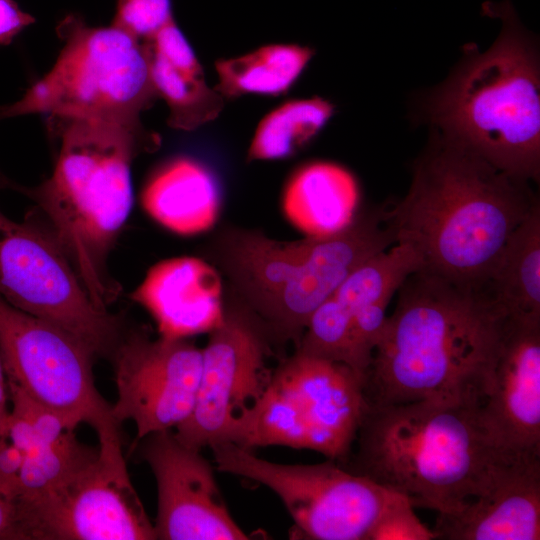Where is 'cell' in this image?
I'll return each instance as SVG.
<instances>
[{"mask_svg": "<svg viewBox=\"0 0 540 540\" xmlns=\"http://www.w3.org/2000/svg\"><path fill=\"white\" fill-rule=\"evenodd\" d=\"M334 110V105L321 97L285 102L258 124L248 159L276 160L292 156L318 135Z\"/></svg>", "mask_w": 540, "mask_h": 540, "instance_id": "cell-24", "label": "cell"}, {"mask_svg": "<svg viewBox=\"0 0 540 540\" xmlns=\"http://www.w3.org/2000/svg\"><path fill=\"white\" fill-rule=\"evenodd\" d=\"M141 202L163 227L180 235L210 229L221 205L218 181L200 161L186 156L161 165L146 182Z\"/></svg>", "mask_w": 540, "mask_h": 540, "instance_id": "cell-20", "label": "cell"}, {"mask_svg": "<svg viewBox=\"0 0 540 540\" xmlns=\"http://www.w3.org/2000/svg\"><path fill=\"white\" fill-rule=\"evenodd\" d=\"M117 400L112 415L136 426L134 446L146 436L172 430L191 414L202 368V349L185 339L152 340L135 333L114 353Z\"/></svg>", "mask_w": 540, "mask_h": 540, "instance_id": "cell-14", "label": "cell"}, {"mask_svg": "<svg viewBox=\"0 0 540 540\" xmlns=\"http://www.w3.org/2000/svg\"><path fill=\"white\" fill-rule=\"evenodd\" d=\"M143 41L175 69L191 76H204L199 60L178 28L174 17L164 23L150 38Z\"/></svg>", "mask_w": 540, "mask_h": 540, "instance_id": "cell-28", "label": "cell"}, {"mask_svg": "<svg viewBox=\"0 0 540 540\" xmlns=\"http://www.w3.org/2000/svg\"><path fill=\"white\" fill-rule=\"evenodd\" d=\"M9 390L0 354V437H7L10 411L8 409Z\"/></svg>", "mask_w": 540, "mask_h": 540, "instance_id": "cell-33", "label": "cell"}, {"mask_svg": "<svg viewBox=\"0 0 540 540\" xmlns=\"http://www.w3.org/2000/svg\"><path fill=\"white\" fill-rule=\"evenodd\" d=\"M0 540H20L15 504L1 492Z\"/></svg>", "mask_w": 540, "mask_h": 540, "instance_id": "cell-32", "label": "cell"}, {"mask_svg": "<svg viewBox=\"0 0 540 540\" xmlns=\"http://www.w3.org/2000/svg\"><path fill=\"white\" fill-rule=\"evenodd\" d=\"M141 456L157 485L154 531L161 540H244L217 485L210 463L172 430L143 438Z\"/></svg>", "mask_w": 540, "mask_h": 540, "instance_id": "cell-15", "label": "cell"}, {"mask_svg": "<svg viewBox=\"0 0 540 540\" xmlns=\"http://www.w3.org/2000/svg\"><path fill=\"white\" fill-rule=\"evenodd\" d=\"M364 378L368 406H478L508 319L481 287L417 271L397 290Z\"/></svg>", "mask_w": 540, "mask_h": 540, "instance_id": "cell-1", "label": "cell"}, {"mask_svg": "<svg viewBox=\"0 0 540 540\" xmlns=\"http://www.w3.org/2000/svg\"><path fill=\"white\" fill-rule=\"evenodd\" d=\"M434 540L433 529L417 517L409 505L390 515L376 530L373 540Z\"/></svg>", "mask_w": 540, "mask_h": 540, "instance_id": "cell-29", "label": "cell"}, {"mask_svg": "<svg viewBox=\"0 0 540 540\" xmlns=\"http://www.w3.org/2000/svg\"><path fill=\"white\" fill-rule=\"evenodd\" d=\"M64 41L52 68L12 104L0 121L33 113L84 118L152 134L140 117L159 98L142 40L114 25L91 27L76 15L57 26Z\"/></svg>", "mask_w": 540, "mask_h": 540, "instance_id": "cell-6", "label": "cell"}, {"mask_svg": "<svg viewBox=\"0 0 540 540\" xmlns=\"http://www.w3.org/2000/svg\"><path fill=\"white\" fill-rule=\"evenodd\" d=\"M228 270L263 322L277 335L298 338L314 311L351 271L338 236L291 242L242 233L225 247Z\"/></svg>", "mask_w": 540, "mask_h": 540, "instance_id": "cell-9", "label": "cell"}, {"mask_svg": "<svg viewBox=\"0 0 540 540\" xmlns=\"http://www.w3.org/2000/svg\"><path fill=\"white\" fill-rule=\"evenodd\" d=\"M353 448L343 468L437 514L479 496L514 457L491 442L477 406L443 401L369 406Z\"/></svg>", "mask_w": 540, "mask_h": 540, "instance_id": "cell-4", "label": "cell"}, {"mask_svg": "<svg viewBox=\"0 0 540 540\" xmlns=\"http://www.w3.org/2000/svg\"><path fill=\"white\" fill-rule=\"evenodd\" d=\"M216 468L266 486L284 504L303 538L373 540L378 527L412 505L404 496L330 460L281 464L229 441L210 446Z\"/></svg>", "mask_w": 540, "mask_h": 540, "instance_id": "cell-8", "label": "cell"}, {"mask_svg": "<svg viewBox=\"0 0 540 540\" xmlns=\"http://www.w3.org/2000/svg\"><path fill=\"white\" fill-rule=\"evenodd\" d=\"M539 200L529 182L449 143L433 130L406 196L385 220L419 271L481 287L514 230Z\"/></svg>", "mask_w": 540, "mask_h": 540, "instance_id": "cell-2", "label": "cell"}, {"mask_svg": "<svg viewBox=\"0 0 540 540\" xmlns=\"http://www.w3.org/2000/svg\"><path fill=\"white\" fill-rule=\"evenodd\" d=\"M171 17L170 0H117L112 25L144 40Z\"/></svg>", "mask_w": 540, "mask_h": 540, "instance_id": "cell-27", "label": "cell"}, {"mask_svg": "<svg viewBox=\"0 0 540 540\" xmlns=\"http://www.w3.org/2000/svg\"><path fill=\"white\" fill-rule=\"evenodd\" d=\"M23 462L14 501L28 498L58 485L93 460L98 448L79 442L74 431L59 441L21 451Z\"/></svg>", "mask_w": 540, "mask_h": 540, "instance_id": "cell-26", "label": "cell"}, {"mask_svg": "<svg viewBox=\"0 0 540 540\" xmlns=\"http://www.w3.org/2000/svg\"><path fill=\"white\" fill-rule=\"evenodd\" d=\"M20 540H152L154 525L129 478L121 438L64 481L14 501Z\"/></svg>", "mask_w": 540, "mask_h": 540, "instance_id": "cell-12", "label": "cell"}, {"mask_svg": "<svg viewBox=\"0 0 540 540\" xmlns=\"http://www.w3.org/2000/svg\"><path fill=\"white\" fill-rule=\"evenodd\" d=\"M60 139L51 176L34 188L16 189L44 212L92 301L100 308L115 296L106 261L133 204L131 163L155 149L157 134H138L117 124L50 116Z\"/></svg>", "mask_w": 540, "mask_h": 540, "instance_id": "cell-5", "label": "cell"}, {"mask_svg": "<svg viewBox=\"0 0 540 540\" xmlns=\"http://www.w3.org/2000/svg\"><path fill=\"white\" fill-rule=\"evenodd\" d=\"M359 189L353 175L330 162L300 167L289 178L282 198L287 219L308 237L323 238L355 219Z\"/></svg>", "mask_w": 540, "mask_h": 540, "instance_id": "cell-21", "label": "cell"}, {"mask_svg": "<svg viewBox=\"0 0 540 540\" xmlns=\"http://www.w3.org/2000/svg\"><path fill=\"white\" fill-rule=\"evenodd\" d=\"M481 287L509 321L540 323V207L511 234Z\"/></svg>", "mask_w": 540, "mask_h": 540, "instance_id": "cell-22", "label": "cell"}, {"mask_svg": "<svg viewBox=\"0 0 540 540\" xmlns=\"http://www.w3.org/2000/svg\"><path fill=\"white\" fill-rule=\"evenodd\" d=\"M142 42L156 93L169 108L170 127L193 131L219 116L225 99L206 83L204 76H191L175 69Z\"/></svg>", "mask_w": 540, "mask_h": 540, "instance_id": "cell-25", "label": "cell"}, {"mask_svg": "<svg viewBox=\"0 0 540 540\" xmlns=\"http://www.w3.org/2000/svg\"><path fill=\"white\" fill-rule=\"evenodd\" d=\"M314 50L298 44H271L239 57L215 63L218 84L224 99L246 94L285 93L301 75Z\"/></svg>", "mask_w": 540, "mask_h": 540, "instance_id": "cell-23", "label": "cell"}, {"mask_svg": "<svg viewBox=\"0 0 540 540\" xmlns=\"http://www.w3.org/2000/svg\"><path fill=\"white\" fill-rule=\"evenodd\" d=\"M23 462L21 451L7 438L0 437V492L13 501Z\"/></svg>", "mask_w": 540, "mask_h": 540, "instance_id": "cell-30", "label": "cell"}, {"mask_svg": "<svg viewBox=\"0 0 540 540\" xmlns=\"http://www.w3.org/2000/svg\"><path fill=\"white\" fill-rule=\"evenodd\" d=\"M500 19L492 46L469 45L455 71L424 104L426 120L449 143L518 179L540 176V69L536 41L510 0L486 1Z\"/></svg>", "mask_w": 540, "mask_h": 540, "instance_id": "cell-3", "label": "cell"}, {"mask_svg": "<svg viewBox=\"0 0 540 540\" xmlns=\"http://www.w3.org/2000/svg\"><path fill=\"white\" fill-rule=\"evenodd\" d=\"M221 295V279L209 264L177 257L151 267L132 298L153 317L161 337L185 339L222 322Z\"/></svg>", "mask_w": 540, "mask_h": 540, "instance_id": "cell-19", "label": "cell"}, {"mask_svg": "<svg viewBox=\"0 0 540 540\" xmlns=\"http://www.w3.org/2000/svg\"><path fill=\"white\" fill-rule=\"evenodd\" d=\"M364 379L348 365L297 352L272 374L231 442L286 446L345 461L368 410Z\"/></svg>", "mask_w": 540, "mask_h": 540, "instance_id": "cell-7", "label": "cell"}, {"mask_svg": "<svg viewBox=\"0 0 540 540\" xmlns=\"http://www.w3.org/2000/svg\"><path fill=\"white\" fill-rule=\"evenodd\" d=\"M435 539H540V457L503 461L488 487L459 510L438 514Z\"/></svg>", "mask_w": 540, "mask_h": 540, "instance_id": "cell-17", "label": "cell"}, {"mask_svg": "<svg viewBox=\"0 0 540 540\" xmlns=\"http://www.w3.org/2000/svg\"><path fill=\"white\" fill-rule=\"evenodd\" d=\"M9 184L0 173V189ZM0 296L69 332L96 356L112 355L121 340L117 317L92 301L55 236L30 218L16 222L1 211Z\"/></svg>", "mask_w": 540, "mask_h": 540, "instance_id": "cell-10", "label": "cell"}, {"mask_svg": "<svg viewBox=\"0 0 540 540\" xmlns=\"http://www.w3.org/2000/svg\"><path fill=\"white\" fill-rule=\"evenodd\" d=\"M35 18L23 11L15 0H0V46L9 45Z\"/></svg>", "mask_w": 540, "mask_h": 540, "instance_id": "cell-31", "label": "cell"}, {"mask_svg": "<svg viewBox=\"0 0 540 540\" xmlns=\"http://www.w3.org/2000/svg\"><path fill=\"white\" fill-rule=\"evenodd\" d=\"M420 269L417 254L402 244L372 256L314 311L296 351L348 365L354 316L371 303L391 300L405 279Z\"/></svg>", "mask_w": 540, "mask_h": 540, "instance_id": "cell-18", "label": "cell"}, {"mask_svg": "<svg viewBox=\"0 0 540 540\" xmlns=\"http://www.w3.org/2000/svg\"><path fill=\"white\" fill-rule=\"evenodd\" d=\"M209 333L193 410L174 430L180 441L197 449L228 441L273 374L266 366L263 330L245 311L225 310Z\"/></svg>", "mask_w": 540, "mask_h": 540, "instance_id": "cell-13", "label": "cell"}, {"mask_svg": "<svg viewBox=\"0 0 540 540\" xmlns=\"http://www.w3.org/2000/svg\"><path fill=\"white\" fill-rule=\"evenodd\" d=\"M477 410L501 452L540 457V323L508 320Z\"/></svg>", "mask_w": 540, "mask_h": 540, "instance_id": "cell-16", "label": "cell"}, {"mask_svg": "<svg viewBox=\"0 0 540 540\" xmlns=\"http://www.w3.org/2000/svg\"><path fill=\"white\" fill-rule=\"evenodd\" d=\"M0 354L9 384L62 416L85 423L98 440L120 436V424L97 390L94 352L64 329L9 304L0 296Z\"/></svg>", "mask_w": 540, "mask_h": 540, "instance_id": "cell-11", "label": "cell"}]
</instances>
